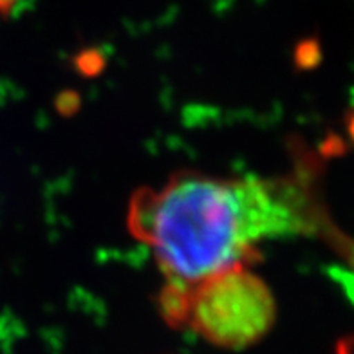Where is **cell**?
<instances>
[{"mask_svg": "<svg viewBox=\"0 0 354 354\" xmlns=\"http://www.w3.org/2000/svg\"><path fill=\"white\" fill-rule=\"evenodd\" d=\"M127 221L167 282L181 286L250 266L264 241L300 232L306 223L288 183L197 172L138 192Z\"/></svg>", "mask_w": 354, "mask_h": 354, "instance_id": "1", "label": "cell"}, {"mask_svg": "<svg viewBox=\"0 0 354 354\" xmlns=\"http://www.w3.org/2000/svg\"><path fill=\"white\" fill-rule=\"evenodd\" d=\"M159 311L170 326L192 329L221 349L241 351L270 333L277 304L261 277L237 266L190 286L167 282Z\"/></svg>", "mask_w": 354, "mask_h": 354, "instance_id": "2", "label": "cell"}, {"mask_svg": "<svg viewBox=\"0 0 354 354\" xmlns=\"http://www.w3.org/2000/svg\"><path fill=\"white\" fill-rule=\"evenodd\" d=\"M338 354H354V338L353 340L342 342L340 349H338Z\"/></svg>", "mask_w": 354, "mask_h": 354, "instance_id": "3", "label": "cell"}, {"mask_svg": "<svg viewBox=\"0 0 354 354\" xmlns=\"http://www.w3.org/2000/svg\"><path fill=\"white\" fill-rule=\"evenodd\" d=\"M13 4V0H0V10H4V8H10Z\"/></svg>", "mask_w": 354, "mask_h": 354, "instance_id": "4", "label": "cell"}]
</instances>
